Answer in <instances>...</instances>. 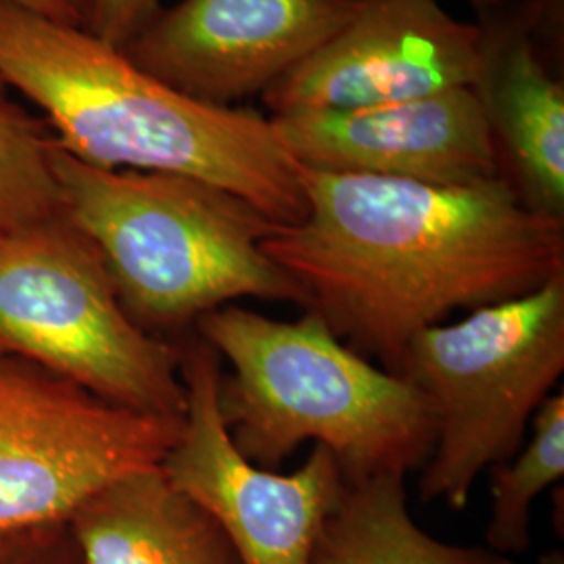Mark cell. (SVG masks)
Listing matches in <instances>:
<instances>
[{"instance_id":"1","label":"cell","mask_w":564,"mask_h":564,"mask_svg":"<svg viewBox=\"0 0 564 564\" xmlns=\"http://www.w3.org/2000/svg\"><path fill=\"white\" fill-rule=\"evenodd\" d=\"M302 170L303 220L263 253L343 343L400 375L412 339L454 312L527 295L564 274V220L505 181L470 186Z\"/></svg>"},{"instance_id":"2","label":"cell","mask_w":564,"mask_h":564,"mask_svg":"<svg viewBox=\"0 0 564 564\" xmlns=\"http://www.w3.org/2000/svg\"><path fill=\"white\" fill-rule=\"evenodd\" d=\"M0 80L41 107L80 162L209 182L276 226L305 216L302 170L270 118L193 99L80 25L0 0Z\"/></svg>"},{"instance_id":"3","label":"cell","mask_w":564,"mask_h":564,"mask_svg":"<svg viewBox=\"0 0 564 564\" xmlns=\"http://www.w3.org/2000/svg\"><path fill=\"white\" fill-rule=\"evenodd\" d=\"M195 328L230 366L218 408L249 463L276 470L303 444L321 445L345 484L426 463L435 444L429 400L343 343L318 314L276 321L230 303Z\"/></svg>"},{"instance_id":"4","label":"cell","mask_w":564,"mask_h":564,"mask_svg":"<svg viewBox=\"0 0 564 564\" xmlns=\"http://www.w3.org/2000/svg\"><path fill=\"white\" fill-rule=\"evenodd\" d=\"M63 212L101 253L130 318L176 333L239 300L303 305L302 289L263 253L276 224L209 182L102 170L53 139Z\"/></svg>"},{"instance_id":"5","label":"cell","mask_w":564,"mask_h":564,"mask_svg":"<svg viewBox=\"0 0 564 564\" xmlns=\"http://www.w3.org/2000/svg\"><path fill=\"white\" fill-rule=\"evenodd\" d=\"M563 372L564 274L419 333L400 368L435 416L419 498L466 508L479 477L519 452Z\"/></svg>"},{"instance_id":"6","label":"cell","mask_w":564,"mask_h":564,"mask_svg":"<svg viewBox=\"0 0 564 564\" xmlns=\"http://www.w3.org/2000/svg\"><path fill=\"white\" fill-rule=\"evenodd\" d=\"M0 354L105 402L184 419L181 347L130 318L101 253L65 212L0 237Z\"/></svg>"},{"instance_id":"7","label":"cell","mask_w":564,"mask_h":564,"mask_svg":"<svg viewBox=\"0 0 564 564\" xmlns=\"http://www.w3.org/2000/svg\"><path fill=\"white\" fill-rule=\"evenodd\" d=\"M181 424L0 354V531L69 519L107 485L160 468Z\"/></svg>"},{"instance_id":"8","label":"cell","mask_w":564,"mask_h":564,"mask_svg":"<svg viewBox=\"0 0 564 564\" xmlns=\"http://www.w3.org/2000/svg\"><path fill=\"white\" fill-rule=\"evenodd\" d=\"M186 412L163 477L223 527L242 564H312L324 519L341 496L337 460L314 445L295 473L249 463L218 408L220 356L195 337L181 347Z\"/></svg>"},{"instance_id":"9","label":"cell","mask_w":564,"mask_h":564,"mask_svg":"<svg viewBox=\"0 0 564 564\" xmlns=\"http://www.w3.org/2000/svg\"><path fill=\"white\" fill-rule=\"evenodd\" d=\"M481 25L440 0H360L349 23L262 95L270 116L349 111L473 86Z\"/></svg>"},{"instance_id":"10","label":"cell","mask_w":564,"mask_h":564,"mask_svg":"<svg viewBox=\"0 0 564 564\" xmlns=\"http://www.w3.org/2000/svg\"><path fill=\"white\" fill-rule=\"evenodd\" d=\"M360 0H181L123 53L184 95L230 107L260 95L314 55Z\"/></svg>"},{"instance_id":"11","label":"cell","mask_w":564,"mask_h":564,"mask_svg":"<svg viewBox=\"0 0 564 564\" xmlns=\"http://www.w3.org/2000/svg\"><path fill=\"white\" fill-rule=\"evenodd\" d=\"M300 167L437 186L496 181L500 162L473 86L349 111L270 116Z\"/></svg>"},{"instance_id":"12","label":"cell","mask_w":564,"mask_h":564,"mask_svg":"<svg viewBox=\"0 0 564 564\" xmlns=\"http://www.w3.org/2000/svg\"><path fill=\"white\" fill-rule=\"evenodd\" d=\"M481 65L473 90L496 144L500 176L533 212L564 220V84L547 65L521 0L481 15Z\"/></svg>"},{"instance_id":"13","label":"cell","mask_w":564,"mask_h":564,"mask_svg":"<svg viewBox=\"0 0 564 564\" xmlns=\"http://www.w3.org/2000/svg\"><path fill=\"white\" fill-rule=\"evenodd\" d=\"M69 521L84 564H242L223 527L162 468L107 485Z\"/></svg>"},{"instance_id":"14","label":"cell","mask_w":564,"mask_h":564,"mask_svg":"<svg viewBox=\"0 0 564 564\" xmlns=\"http://www.w3.org/2000/svg\"><path fill=\"white\" fill-rule=\"evenodd\" d=\"M312 564H514L487 545L447 544L414 521L405 475L345 484L324 519Z\"/></svg>"},{"instance_id":"15","label":"cell","mask_w":564,"mask_h":564,"mask_svg":"<svg viewBox=\"0 0 564 564\" xmlns=\"http://www.w3.org/2000/svg\"><path fill=\"white\" fill-rule=\"evenodd\" d=\"M531 435L514 456L491 466V506L485 545L517 556L531 544V506L564 477V391H554L531 421Z\"/></svg>"},{"instance_id":"16","label":"cell","mask_w":564,"mask_h":564,"mask_svg":"<svg viewBox=\"0 0 564 564\" xmlns=\"http://www.w3.org/2000/svg\"><path fill=\"white\" fill-rule=\"evenodd\" d=\"M51 147L42 121L0 97V237L63 214Z\"/></svg>"},{"instance_id":"17","label":"cell","mask_w":564,"mask_h":564,"mask_svg":"<svg viewBox=\"0 0 564 564\" xmlns=\"http://www.w3.org/2000/svg\"><path fill=\"white\" fill-rule=\"evenodd\" d=\"M162 11V0H84L82 28L123 51Z\"/></svg>"},{"instance_id":"18","label":"cell","mask_w":564,"mask_h":564,"mask_svg":"<svg viewBox=\"0 0 564 564\" xmlns=\"http://www.w3.org/2000/svg\"><path fill=\"white\" fill-rule=\"evenodd\" d=\"M11 2L61 23L82 28V21H84V0H11Z\"/></svg>"},{"instance_id":"19","label":"cell","mask_w":564,"mask_h":564,"mask_svg":"<svg viewBox=\"0 0 564 564\" xmlns=\"http://www.w3.org/2000/svg\"><path fill=\"white\" fill-rule=\"evenodd\" d=\"M477 13H479V18L485 15V13H491L494 9H498L505 0H466Z\"/></svg>"},{"instance_id":"20","label":"cell","mask_w":564,"mask_h":564,"mask_svg":"<svg viewBox=\"0 0 564 564\" xmlns=\"http://www.w3.org/2000/svg\"><path fill=\"white\" fill-rule=\"evenodd\" d=\"M545 564H563V556L561 554H552Z\"/></svg>"},{"instance_id":"21","label":"cell","mask_w":564,"mask_h":564,"mask_svg":"<svg viewBox=\"0 0 564 564\" xmlns=\"http://www.w3.org/2000/svg\"><path fill=\"white\" fill-rule=\"evenodd\" d=\"M0 97H4V82L0 80Z\"/></svg>"}]
</instances>
